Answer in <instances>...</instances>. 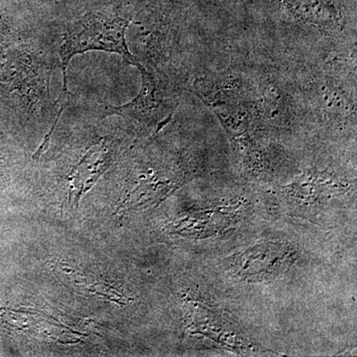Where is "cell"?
Wrapping results in <instances>:
<instances>
[{
    "label": "cell",
    "mask_w": 357,
    "mask_h": 357,
    "mask_svg": "<svg viewBox=\"0 0 357 357\" xmlns=\"http://www.w3.org/2000/svg\"><path fill=\"white\" fill-rule=\"evenodd\" d=\"M131 18L128 16L89 13L68 28L60 47L63 89L58 103L67 107L70 100L67 68L74 56L89 51H105L121 56L128 64L139 68L141 63L129 51L126 30Z\"/></svg>",
    "instance_id": "1"
},
{
    "label": "cell",
    "mask_w": 357,
    "mask_h": 357,
    "mask_svg": "<svg viewBox=\"0 0 357 357\" xmlns=\"http://www.w3.org/2000/svg\"><path fill=\"white\" fill-rule=\"evenodd\" d=\"M142 86L131 102L121 107H110L107 115H119L156 128L154 135L172 119L178 107V93L170 81L156 70L141 64Z\"/></svg>",
    "instance_id": "2"
}]
</instances>
